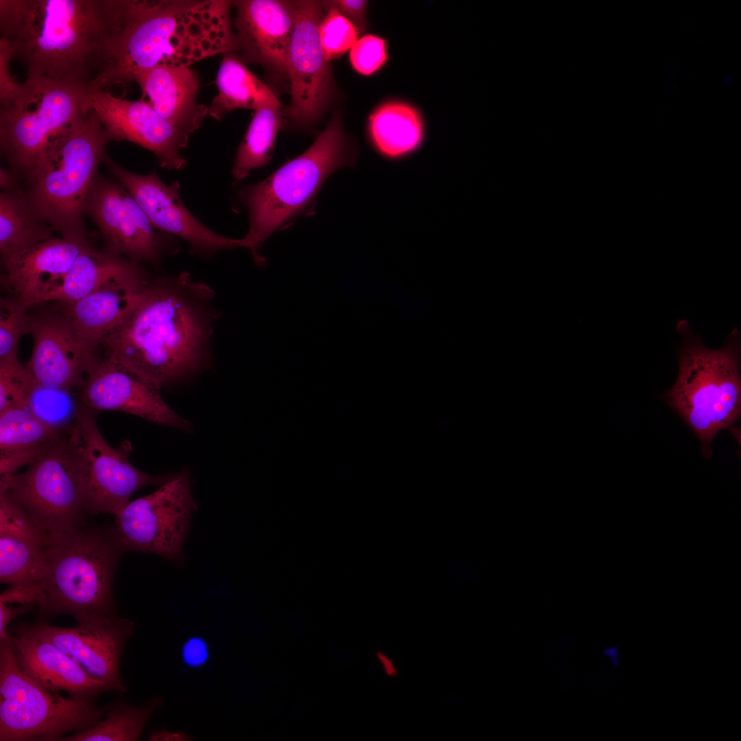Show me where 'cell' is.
<instances>
[{"label":"cell","instance_id":"1","mask_svg":"<svg viewBox=\"0 0 741 741\" xmlns=\"http://www.w3.org/2000/svg\"><path fill=\"white\" fill-rule=\"evenodd\" d=\"M215 292L182 272L151 278L122 322L103 340L107 356L158 385L188 381L205 368Z\"/></svg>","mask_w":741,"mask_h":741},{"label":"cell","instance_id":"2","mask_svg":"<svg viewBox=\"0 0 741 741\" xmlns=\"http://www.w3.org/2000/svg\"><path fill=\"white\" fill-rule=\"evenodd\" d=\"M227 0H106L108 68L97 89L156 67L235 53Z\"/></svg>","mask_w":741,"mask_h":741},{"label":"cell","instance_id":"3","mask_svg":"<svg viewBox=\"0 0 741 741\" xmlns=\"http://www.w3.org/2000/svg\"><path fill=\"white\" fill-rule=\"evenodd\" d=\"M0 32L27 78L94 91L108 68L106 0H0Z\"/></svg>","mask_w":741,"mask_h":741},{"label":"cell","instance_id":"4","mask_svg":"<svg viewBox=\"0 0 741 741\" xmlns=\"http://www.w3.org/2000/svg\"><path fill=\"white\" fill-rule=\"evenodd\" d=\"M114 141L91 110L55 139L23 174L34 210L62 237L87 240L85 205L108 143Z\"/></svg>","mask_w":741,"mask_h":741},{"label":"cell","instance_id":"5","mask_svg":"<svg viewBox=\"0 0 741 741\" xmlns=\"http://www.w3.org/2000/svg\"><path fill=\"white\" fill-rule=\"evenodd\" d=\"M677 329L682 340L678 376L661 399L692 430L709 458L716 435L733 429L741 414L740 333L734 328L722 348L712 349L687 320L679 321Z\"/></svg>","mask_w":741,"mask_h":741},{"label":"cell","instance_id":"6","mask_svg":"<svg viewBox=\"0 0 741 741\" xmlns=\"http://www.w3.org/2000/svg\"><path fill=\"white\" fill-rule=\"evenodd\" d=\"M125 552L115 533L78 528L47 535L46 570L36 602L48 615L78 623L115 617L113 578Z\"/></svg>","mask_w":741,"mask_h":741},{"label":"cell","instance_id":"7","mask_svg":"<svg viewBox=\"0 0 741 741\" xmlns=\"http://www.w3.org/2000/svg\"><path fill=\"white\" fill-rule=\"evenodd\" d=\"M355 154L334 116L315 142L263 180L243 187L240 201L248 211L250 229L242 238L257 263L259 248L276 230L300 214L312 202L326 178L336 169L352 165Z\"/></svg>","mask_w":741,"mask_h":741},{"label":"cell","instance_id":"8","mask_svg":"<svg viewBox=\"0 0 741 741\" xmlns=\"http://www.w3.org/2000/svg\"><path fill=\"white\" fill-rule=\"evenodd\" d=\"M112 705L98 707L41 685L17 663L10 633L0 639V741L60 740L95 725Z\"/></svg>","mask_w":741,"mask_h":741},{"label":"cell","instance_id":"9","mask_svg":"<svg viewBox=\"0 0 741 741\" xmlns=\"http://www.w3.org/2000/svg\"><path fill=\"white\" fill-rule=\"evenodd\" d=\"M92 91L46 78H27L0 110V148L11 169L23 174L49 144L91 110Z\"/></svg>","mask_w":741,"mask_h":741},{"label":"cell","instance_id":"10","mask_svg":"<svg viewBox=\"0 0 741 741\" xmlns=\"http://www.w3.org/2000/svg\"><path fill=\"white\" fill-rule=\"evenodd\" d=\"M82 440L76 425L45 447L27 469L0 481L8 495L46 534L77 528L84 509Z\"/></svg>","mask_w":741,"mask_h":741},{"label":"cell","instance_id":"11","mask_svg":"<svg viewBox=\"0 0 741 741\" xmlns=\"http://www.w3.org/2000/svg\"><path fill=\"white\" fill-rule=\"evenodd\" d=\"M196 510L189 471L183 468L156 491L129 502L115 515L114 533L124 551L153 553L182 565Z\"/></svg>","mask_w":741,"mask_h":741},{"label":"cell","instance_id":"12","mask_svg":"<svg viewBox=\"0 0 741 741\" xmlns=\"http://www.w3.org/2000/svg\"><path fill=\"white\" fill-rule=\"evenodd\" d=\"M95 410L81 404L77 426L82 440V478L84 509L90 514L117 515L131 495L148 485H161L174 475H152L134 467L129 461V441L117 449L101 434Z\"/></svg>","mask_w":741,"mask_h":741},{"label":"cell","instance_id":"13","mask_svg":"<svg viewBox=\"0 0 741 741\" xmlns=\"http://www.w3.org/2000/svg\"><path fill=\"white\" fill-rule=\"evenodd\" d=\"M85 213L98 227L110 253L157 266L173 251L139 203L117 180L97 175L88 195Z\"/></svg>","mask_w":741,"mask_h":741},{"label":"cell","instance_id":"14","mask_svg":"<svg viewBox=\"0 0 741 741\" xmlns=\"http://www.w3.org/2000/svg\"><path fill=\"white\" fill-rule=\"evenodd\" d=\"M295 22L287 52L291 103L286 115L297 126L318 120L332 91V78L319 35L324 17L320 1H296Z\"/></svg>","mask_w":741,"mask_h":741},{"label":"cell","instance_id":"15","mask_svg":"<svg viewBox=\"0 0 741 741\" xmlns=\"http://www.w3.org/2000/svg\"><path fill=\"white\" fill-rule=\"evenodd\" d=\"M102 161L114 178L132 196L158 231L186 241L191 251L204 256L244 247L242 239L221 235L201 223L184 205L177 181L165 184L155 170L132 173L104 154Z\"/></svg>","mask_w":741,"mask_h":741},{"label":"cell","instance_id":"16","mask_svg":"<svg viewBox=\"0 0 741 741\" xmlns=\"http://www.w3.org/2000/svg\"><path fill=\"white\" fill-rule=\"evenodd\" d=\"M134 623L116 615L74 627H59L44 620L20 624L14 630L46 640L80 664L109 690L126 693L120 670L121 657Z\"/></svg>","mask_w":741,"mask_h":741},{"label":"cell","instance_id":"17","mask_svg":"<svg viewBox=\"0 0 741 741\" xmlns=\"http://www.w3.org/2000/svg\"><path fill=\"white\" fill-rule=\"evenodd\" d=\"M60 305L51 311L30 316L29 334L34 346L25 367L44 386L79 392L99 360L78 337Z\"/></svg>","mask_w":741,"mask_h":741},{"label":"cell","instance_id":"18","mask_svg":"<svg viewBox=\"0 0 741 741\" xmlns=\"http://www.w3.org/2000/svg\"><path fill=\"white\" fill-rule=\"evenodd\" d=\"M161 388L106 356L88 373L78 394L81 404L93 410L120 411L190 432V422L165 402Z\"/></svg>","mask_w":741,"mask_h":741},{"label":"cell","instance_id":"19","mask_svg":"<svg viewBox=\"0 0 741 741\" xmlns=\"http://www.w3.org/2000/svg\"><path fill=\"white\" fill-rule=\"evenodd\" d=\"M91 108L114 141H128L153 152L160 166L179 170L186 165L180 151L189 136L161 117L147 102L113 96L106 90L91 92Z\"/></svg>","mask_w":741,"mask_h":741},{"label":"cell","instance_id":"20","mask_svg":"<svg viewBox=\"0 0 741 741\" xmlns=\"http://www.w3.org/2000/svg\"><path fill=\"white\" fill-rule=\"evenodd\" d=\"M235 54L244 62L259 64L272 75L289 78L287 52L295 22L294 1H233Z\"/></svg>","mask_w":741,"mask_h":741},{"label":"cell","instance_id":"21","mask_svg":"<svg viewBox=\"0 0 741 741\" xmlns=\"http://www.w3.org/2000/svg\"><path fill=\"white\" fill-rule=\"evenodd\" d=\"M90 245L87 240L53 237L1 261L5 297L27 311L45 303Z\"/></svg>","mask_w":741,"mask_h":741},{"label":"cell","instance_id":"22","mask_svg":"<svg viewBox=\"0 0 741 741\" xmlns=\"http://www.w3.org/2000/svg\"><path fill=\"white\" fill-rule=\"evenodd\" d=\"M47 534L8 495L0 493V580L40 584L45 574Z\"/></svg>","mask_w":741,"mask_h":741},{"label":"cell","instance_id":"23","mask_svg":"<svg viewBox=\"0 0 741 741\" xmlns=\"http://www.w3.org/2000/svg\"><path fill=\"white\" fill-rule=\"evenodd\" d=\"M10 635L19 667L41 685L89 700L109 690L104 682L51 643L14 629Z\"/></svg>","mask_w":741,"mask_h":741},{"label":"cell","instance_id":"24","mask_svg":"<svg viewBox=\"0 0 741 741\" xmlns=\"http://www.w3.org/2000/svg\"><path fill=\"white\" fill-rule=\"evenodd\" d=\"M132 81L139 85L144 102L188 135L209 115V106L197 102L199 81L189 67H156L136 73Z\"/></svg>","mask_w":741,"mask_h":741},{"label":"cell","instance_id":"25","mask_svg":"<svg viewBox=\"0 0 741 741\" xmlns=\"http://www.w3.org/2000/svg\"><path fill=\"white\" fill-rule=\"evenodd\" d=\"M150 279L149 276L112 283L73 303H62L77 335L89 349L96 353L104 338L132 309Z\"/></svg>","mask_w":741,"mask_h":741},{"label":"cell","instance_id":"26","mask_svg":"<svg viewBox=\"0 0 741 741\" xmlns=\"http://www.w3.org/2000/svg\"><path fill=\"white\" fill-rule=\"evenodd\" d=\"M150 276L140 263L90 245L76 258L62 283L46 302L69 303L112 283Z\"/></svg>","mask_w":741,"mask_h":741},{"label":"cell","instance_id":"27","mask_svg":"<svg viewBox=\"0 0 741 741\" xmlns=\"http://www.w3.org/2000/svg\"><path fill=\"white\" fill-rule=\"evenodd\" d=\"M73 427L68 430L51 427L37 419L27 408H10L0 412L1 479L16 473L21 467L29 464L45 447Z\"/></svg>","mask_w":741,"mask_h":741},{"label":"cell","instance_id":"28","mask_svg":"<svg viewBox=\"0 0 741 741\" xmlns=\"http://www.w3.org/2000/svg\"><path fill=\"white\" fill-rule=\"evenodd\" d=\"M215 82L218 93L209 106V115L217 120L236 108H281L272 90L234 53L224 54Z\"/></svg>","mask_w":741,"mask_h":741},{"label":"cell","instance_id":"29","mask_svg":"<svg viewBox=\"0 0 741 741\" xmlns=\"http://www.w3.org/2000/svg\"><path fill=\"white\" fill-rule=\"evenodd\" d=\"M368 132L377 150L390 160H401L423 141L425 126L417 110L401 102H388L370 115Z\"/></svg>","mask_w":741,"mask_h":741},{"label":"cell","instance_id":"30","mask_svg":"<svg viewBox=\"0 0 741 741\" xmlns=\"http://www.w3.org/2000/svg\"><path fill=\"white\" fill-rule=\"evenodd\" d=\"M21 187L0 193L1 261L53 237Z\"/></svg>","mask_w":741,"mask_h":741},{"label":"cell","instance_id":"31","mask_svg":"<svg viewBox=\"0 0 741 741\" xmlns=\"http://www.w3.org/2000/svg\"><path fill=\"white\" fill-rule=\"evenodd\" d=\"M163 701L152 698L140 705L124 701L113 702L104 718L93 727L62 737V741H136Z\"/></svg>","mask_w":741,"mask_h":741},{"label":"cell","instance_id":"32","mask_svg":"<svg viewBox=\"0 0 741 741\" xmlns=\"http://www.w3.org/2000/svg\"><path fill=\"white\" fill-rule=\"evenodd\" d=\"M280 109L264 107L255 110L232 167V176L236 181L244 179L252 169L262 167L270 161L276 136L284 124Z\"/></svg>","mask_w":741,"mask_h":741},{"label":"cell","instance_id":"33","mask_svg":"<svg viewBox=\"0 0 741 741\" xmlns=\"http://www.w3.org/2000/svg\"><path fill=\"white\" fill-rule=\"evenodd\" d=\"M80 406L74 391L49 388L37 382L30 393L26 408L45 424L68 430L75 426Z\"/></svg>","mask_w":741,"mask_h":741},{"label":"cell","instance_id":"34","mask_svg":"<svg viewBox=\"0 0 741 741\" xmlns=\"http://www.w3.org/2000/svg\"><path fill=\"white\" fill-rule=\"evenodd\" d=\"M36 383L17 356L0 361V412L26 408L30 393Z\"/></svg>","mask_w":741,"mask_h":741},{"label":"cell","instance_id":"35","mask_svg":"<svg viewBox=\"0 0 741 741\" xmlns=\"http://www.w3.org/2000/svg\"><path fill=\"white\" fill-rule=\"evenodd\" d=\"M318 31L324 56L328 62L351 49L359 33L351 21L333 8L327 10L319 24Z\"/></svg>","mask_w":741,"mask_h":741},{"label":"cell","instance_id":"36","mask_svg":"<svg viewBox=\"0 0 741 741\" xmlns=\"http://www.w3.org/2000/svg\"><path fill=\"white\" fill-rule=\"evenodd\" d=\"M14 301L3 297L0 301V361L17 356L21 338L30 333V316Z\"/></svg>","mask_w":741,"mask_h":741},{"label":"cell","instance_id":"37","mask_svg":"<svg viewBox=\"0 0 741 741\" xmlns=\"http://www.w3.org/2000/svg\"><path fill=\"white\" fill-rule=\"evenodd\" d=\"M387 58L385 40L374 35H365L357 40L350 51L353 68L363 75L377 71Z\"/></svg>","mask_w":741,"mask_h":741},{"label":"cell","instance_id":"38","mask_svg":"<svg viewBox=\"0 0 741 741\" xmlns=\"http://www.w3.org/2000/svg\"><path fill=\"white\" fill-rule=\"evenodd\" d=\"M14 58L12 45L0 38V102L1 106L8 103L18 93L21 84L17 83L10 71V60Z\"/></svg>","mask_w":741,"mask_h":741},{"label":"cell","instance_id":"39","mask_svg":"<svg viewBox=\"0 0 741 741\" xmlns=\"http://www.w3.org/2000/svg\"><path fill=\"white\" fill-rule=\"evenodd\" d=\"M324 10L333 8L351 21L357 29L359 33H364L367 29L366 5L367 1L357 0H331L321 1Z\"/></svg>","mask_w":741,"mask_h":741},{"label":"cell","instance_id":"40","mask_svg":"<svg viewBox=\"0 0 741 741\" xmlns=\"http://www.w3.org/2000/svg\"><path fill=\"white\" fill-rule=\"evenodd\" d=\"M40 595V584L32 586H10L1 593L0 602L29 605L36 603Z\"/></svg>","mask_w":741,"mask_h":741},{"label":"cell","instance_id":"41","mask_svg":"<svg viewBox=\"0 0 741 741\" xmlns=\"http://www.w3.org/2000/svg\"><path fill=\"white\" fill-rule=\"evenodd\" d=\"M183 654L184 660L188 665L193 667L200 666L207 659V645L200 639H191L185 644Z\"/></svg>","mask_w":741,"mask_h":741},{"label":"cell","instance_id":"42","mask_svg":"<svg viewBox=\"0 0 741 741\" xmlns=\"http://www.w3.org/2000/svg\"><path fill=\"white\" fill-rule=\"evenodd\" d=\"M28 611L27 605L23 604L19 607L12 608L0 602V639H5L9 636L7 628L12 620Z\"/></svg>","mask_w":741,"mask_h":741},{"label":"cell","instance_id":"43","mask_svg":"<svg viewBox=\"0 0 741 741\" xmlns=\"http://www.w3.org/2000/svg\"><path fill=\"white\" fill-rule=\"evenodd\" d=\"M148 740L151 741H187L190 740V737L185 732H173L165 729L153 730L149 735Z\"/></svg>","mask_w":741,"mask_h":741},{"label":"cell","instance_id":"44","mask_svg":"<svg viewBox=\"0 0 741 741\" xmlns=\"http://www.w3.org/2000/svg\"><path fill=\"white\" fill-rule=\"evenodd\" d=\"M16 172L13 169L1 167L0 169L1 191H8L20 188L16 177Z\"/></svg>","mask_w":741,"mask_h":741},{"label":"cell","instance_id":"45","mask_svg":"<svg viewBox=\"0 0 741 741\" xmlns=\"http://www.w3.org/2000/svg\"><path fill=\"white\" fill-rule=\"evenodd\" d=\"M376 657L381 663L386 676L391 677L397 676L398 672L395 665L386 653L377 651Z\"/></svg>","mask_w":741,"mask_h":741}]
</instances>
